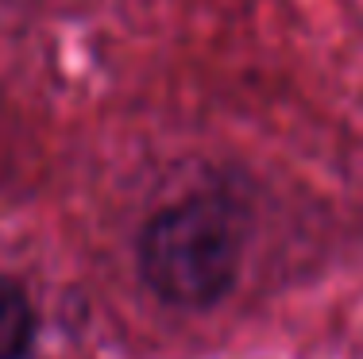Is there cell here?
Listing matches in <instances>:
<instances>
[{
	"instance_id": "obj_2",
	"label": "cell",
	"mask_w": 363,
	"mask_h": 359,
	"mask_svg": "<svg viewBox=\"0 0 363 359\" xmlns=\"http://www.w3.org/2000/svg\"><path fill=\"white\" fill-rule=\"evenodd\" d=\"M35 305L16 282L0 278V359H28L35 344Z\"/></svg>"
},
{
	"instance_id": "obj_1",
	"label": "cell",
	"mask_w": 363,
	"mask_h": 359,
	"mask_svg": "<svg viewBox=\"0 0 363 359\" xmlns=\"http://www.w3.org/2000/svg\"><path fill=\"white\" fill-rule=\"evenodd\" d=\"M140 270L167 305H217L240 275V232L232 212L213 198L159 209L140 236Z\"/></svg>"
}]
</instances>
